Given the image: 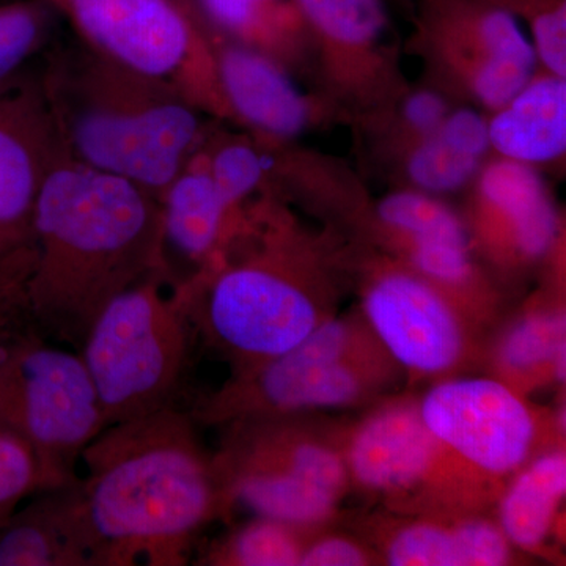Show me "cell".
Segmentation results:
<instances>
[{
  "label": "cell",
  "instance_id": "1",
  "mask_svg": "<svg viewBox=\"0 0 566 566\" xmlns=\"http://www.w3.org/2000/svg\"><path fill=\"white\" fill-rule=\"evenodd\" d=\"M35 241L22 322L73 349L115 296L151 275L172 274L161 200L69 155L41 188Z\"/></svg>",
  "mask_w": 566,
  "mask_h": 566
},
{
  "label": "cell",
  "instance_id": "2",
  "mask_svg": "<svg viewBox=\"0 0 566 566\" xmlns=\"http://www.w3.org/2000/svg\"><path fill=\"white\" fill-rule=\"evenodd\" d=\"M178 406L109 424L81 458L77 480L96 566H182L229 505L214 458Z\"/></svg>",
  "mask_w": 566,
  "mask_h": 566
},
{
  "label": "cell",
  "instance_id": "3",
  "mask_svg": "<svg viewBox=\"0 0 566 566\" xmlns=\"http://www.w3.org/2000/svg\"><path fill=\"white\" fill-rule=\"evenodd\" d=\"M39 71L66 155L159 200L221 122L177 88L104 57L74 35L52 41Z\"/></svg>",
  "mask_w": 566,
  "mask_h": 566
},
{
  "label": "cell",
  "instance_id": "4",
  "mask_svg": "<svg viewBox=\"0 0 566 566\" xmlns=\"http://www.w3.org/2000/svg\"><path fill=\"white\" fill-rule=\"evenodd\" d=\"M193 304L197 333L249 370L289 352L319 323L318 241L289 205L262 196L245 205Z\"/></svg>",
  "mask_w": 566,
  "mask_h": 566
},
{
  "label": "cell",
  "instance_id": "5",
  "mask_svg": "<svg viewBox=\"0 0 566 566\" xmlns=\"http://www.w3.org/2000/svg\"><path fill=\"white\" fill-rule=\"evenodd\" d=\"M205 270L185 281L155 274L115 296L87 331L80 352L104 422H128L177 406Z\"/></svg>",
  "mask_w": 566,
  "mask_h": 566
},
{
  "label": "cell",
  "instance_id": "6",
  "mask_svg": "<svg viewBox=\"0 0 566 566\" xmlns=\"http://www.w3.org/2000/svg\"><path fill=\"white\" fill-rule=\"evenodd\" d=\"M104 428L80 352L28 323H0V431L29 447L48 490L80 479L82 453Z\"/></svg>",
  "mask_w": 566,
  "mask_h": 566
},
{
  "label": "cell",
  "instance_id": "7",
  "mask_svg": "<svg viewBox=\"0 0 566 566\" xmlns=\"http://www.w3.org/2000/svg\"><path fill=\"white\" fill-rule=\"evenodd\" d=\"M73 35L104 57L177 88L233 125L210 41L192 0H48Z\"/></svg>",
  "mask_w": 566,
  "mask_h": 566
},
{
  "label": "cell",
  "instance_id": "8",
  "mask_svg": "<svg viewBox=\"0 0 566 566\" xmlns=\"http://www.w3.org/2000/svg\"><path fill=\"white\" fill-rule=\"evenodd\" d=\"M406 50L422 63L423 82L486 115L538 70L523 25L490 0H422Z\"/></svg>",
  "mask_w": 566,
  "mask_h": 566
},
{
  "label": "cell",
  "instance_id": "9",
  "mask_svg": "<svg viewBox=\"0 0 566 566\" xmlns=\"http://www.w3.org/2000/svg\"><path fill=\"white\" fill-rule=\"evenodd\" d=\"M65 155L36 61L0 85V323L22 322L36 260V202L52 166Z\"/></svg>",
  "mask_w": 566,
  "mask_h": 566
},
{
  "label": "cell",
  "instance_id": "10",
  "mask_svg": "<svg viewBox=\"0 0 566 566\" xmlns=\"http://www.w3.org/2000/svg\"><path fill=\"white\" fill-rule=\"evenodd\" d=\"M314 43V91L364 132L409 82L386 0H297Z\"/></svg>",
  "mask_w": 566,
  "mask_h": 566
},
{
  "label": "cell",
  "instance_id": "11",
  "mask_svg": "<svg viewBox=\"0 0 566 566\" xmlns=\"http://www.w3.org/2000/svg\"><path fill=\"white\" fill-rule=\"evenodd\" d=\"M472 252L504 270L547 259L560 241V212L545 174L491 156L463 192Z\"/></svg>",
  "mask_w": 566,
  "mask_h": 566
},
{
  "label": "cell",
  "instance_id": "12",
  "mask_svg": "<svg viewBox=\"0 0 566 566\" xmlns=\"http://www.w3.org/2000/svg\"><path fill=\"white\" fill-rule=\"evenodd\" d=\"M202 22L233 126L279 144H292L312 133L346 126L344 114L326 96L297 81L281 63L223 39Z\"/></svg>",
  "mask_w": 566,
  "mask_h": 566
},
{
  "label": "cell",
  "instance_id": "13",
  "mask_svg": "<svg viewBox=\"0 0 566 566\" xmlns=\"http://www.w3.org/2000/svg\"><path fill=\"white\" fill-rule=\"evenodd\" d=\"M419 412L439 444L493 474L515 471L534 444V417L495 379L442 382L424 395Z\"/></svg>",
  "mask_w": 566,
  "mask_h": 566
},
{
  "label": "cell",
  "instance_id": "14",
  "mask_svg": "<svg viewBox=\"0 0 566 566\" xmlns=\"http://www.w3.org/2000/svg\"><path fill=\"white\" fill-rule=\"evenodd\" d=\"M370 268L364 308L382 345L398 363L420 374L452 368L464 346L452 300L400 260Z\"/></svg>",
  "mask_w": 566,
  "mask_h": 566
},
{
  "label": "cell",
  "instance_id": "15",
  "mask_svg": "<svg viewBox=\"0 0 566 566\" xmlns=\"http://www.w3.org/2000/svg\"><path fill=\"white\" fill-rule=\"evenodd\" d=\"M77 480L31 495L0 523V566H96Z\"/></svg>",
  "mask_w": 566,
  "mask_h": 566
},
{
  "label": "cell",
  "instance_id": "16",
  "mask_svg": "<svg viewBox=\"0 0 566 566\" xmlns=\"http://www.w3.org/2000/svg\"><path fill=\"white\" fill-rule=\"evenodd\" d=\"M491 151L543 172L564 170L566 77L539 69L497 111L486 115Z\"/></svg>",
  "mask_w": 566,
  "mask_h": 566
},
{
  "label": "cell",
  "instance_id": "17",
  "mask_svg": "<svg viewBox=\"0 0 566 566\" xmlns=\"http://www.w3.org/2000/svg\"><path fill=\"white\" fill-rule=\"evenodd\" d=\"M491 156L486 114L457 104L433 134L398 156L387 172L395 188L446 199L463 193Z\"/></svg>",
  "mask_w": 566,
  "mask_h": 566
},
{
  "label": "cell",
  "instance_id": "18",
  "mask_svg": "<svg viewBox=\"0 0 566 566\" xmlns=\"http://www.w3.org/2000/svg\"><path fill=\"white\" fill-rule=\"evenodd\" d=\"M212 32L263 52L314 91V43L297 0H192Z\"/></svg>",
  "mask_w": 566,
  "mask_h": 566
},
{
  "label": "cell",
  "instance_id": "19",
  "mask_svg": "<svg viewBox=\"0 0 566 566\" xmlns=\"http://www.w3.org/2000/svg\"><path fill=\"white\" fill-rule=\"evenodd\" d=\"M439 446L419 409L395 406L371 417L354 436L349 468L365 486L406 490L427 475Z\"/></svg>",
  "mask_w": 566,
  "mask_h": 566
},
{
  "label": "cell",
  "instance_id": "20",
  "mask_svg": "<svg viewBox=\"0 0 566 566\" xmlns=\"http://www.w3.org/2000/svg\"><path fill=\"white\" fill-rule=\"evenodd\" d=\"M161 205L167 251L172 249L196 270L221 252L240 216H233L222 200L205 144L167 186Z\"/></svg>",
  "mask_w": 566,
  "mask_h": 566
},
{
  "label": "cell",
  "instance_id": "21",
  "mask_svg": "<svg viewBox=\"0 0 566 566\" xmlns=\"http://www.w3.org/2000/svg\"><path fill=\"white\" fill-rule=\"evenodd\" d=\"M222 485L229 504L240 502L256 516L293 527L324 520L337 497L289 469L243 472L227 476Z\"/></svg>",
  "mask_w": 566,
  "mask_h": 566
},
{
  "label": "cell",
  "instance_id": "22",
  "mask_svg": "<svg viewBox=\"0 0 566 566\" xmlns=\"http://www.w3.org/2000/svg\"><path fill=\"white\" fill-rule=\"evenodd\" d=\"M565 491L564 453H547L528 465L502 501L501 528L506 539L521 547L542 545Z\"/></svg>",
  "mask_w": 566,
  "mask_h": 566
},
{
  "label": "cell",
  "instance_id": "23",
  "mask_svg": "<svg viewBox=\"0 0 566 566\" xmlns=\"http://www.w3.org/2000/svg\"><path fill=\"white\" fill-rule=\"evenodd\" d=\"M453 106L457 103L449 96L420 81L409 84L378 122L357 134L367 142L370 158L387 169L408 148L433 134Z\"/></svg>",
  "mask_w": 566,
  "mask_h": 566
},
{
  "label": "cell",
  "instance_id": "24",
  "mask_svg": "<svg viewBox=\"0 0 566 566\" xmlns=\"http://www.w3.org/2000/svg\"><path fill=\"white\" fill-rule=\"evenodd\" d=\"M61 20L48 0L0 3V85L39 61L55 40Z\"/></svg>",
  "mask_w": 566,
  "mask_h": 566
},
{
  "label": "cell",
  "instance_id": "25",
  "mask_svg": "<svg viewBox=\"0 0 566 566\" xmlns=\"http://www.w3.org/2000/svg\"><path fill=\"white\" fill-rule=\"evenodd\" d=\"M293 526L256 516L223 542L208 547L200 565L293 566L300 565L303 547Z\"/></svg>",
  "mask_w": 566,
  "mask_h": 566
},
{
  "label": "cell",
  "instance_id": "26",
  "mask_svg": "<svg viewBox=\"0 0 566 566\" xmlns=\"http://www.w3.org/2000/svg\"><path fill=\"white\" fill-rule=\"evenodd\" d=\"M565 316L538 312L515 324L499 348V359L513 374H531L551 365L565 381Z\"/></svg>",
  "mask_w": 566,
  "mask_h": 566
},
{
  "label": "cell",
  "instance_id": "27",
  "mask_svg": "<svg viewBox=\"0 0 566 566\" xmlns=\"http://www.w3.org/2000/svg\"><path fill=\"white\" fill-rule=\"evenodd\" d=\"M527 29L539 69L566 77V0H490Z\"/></svg>",
  "mask_w": 566,
  "mask_h": 566
},
{
  "label": "cell",
  "instance_id": "28",
  "mask_svg": "<svg viewBox=\"0 0 566 566\" xmlns=\"http://www.w3.org/2000/svg\"><path fill=\"white\" fill-rule=\"evenodd\" d=\"M387 557L395 566H468L458 527L442 528L428 524L398 532Z\"/></svg>",
  "mask_w": 566,
  "mask_h": 566
},
{
  "label": "cell",
  "instance_id": "29",
  "mask_svg": "<svg viewBox=\"0 0 566 566\" xmlns=\"http://www.w3.org/2000/svg\"><path fill=\"white\" fill-rule=\"evenodd\" d=\"M44 490L43 472L29 447L0 431V523L25 499Z\"/></svg>",
  "mask_w": 566,
  "mask_h": 566
},
{
  "label": "cell",
  "instance_id": "30",
  "mask_svg": "<svg viewBox=\"0 0 566 566\" xmlns=\"http://www.w3.org/2000/svg\"><path fill=\"white\" fill-rule=\"evenodd\" d=\"M458 532L468 566H499L509 562V539L502 528L486 521H468L458 526Z\"/></svg>",
  "mask_w": 566,
  "mask_h": 566
},
{
  "label": "cell",
  "instance_id": "31",
  "mask_svg": "<svg viewBox=\"0 0 566 566\" xmlns=\"http://www.w3.org/2000/svg\"><path fill=\"white\" fill-rule=\"evenodd\" d=\"M365 564L363 549L340 538L323 539L303 551L300 565L305 566H357Z\"/></svg>",
  "mask_w": 566,
  "mask_h": 566
}]
</instances>
